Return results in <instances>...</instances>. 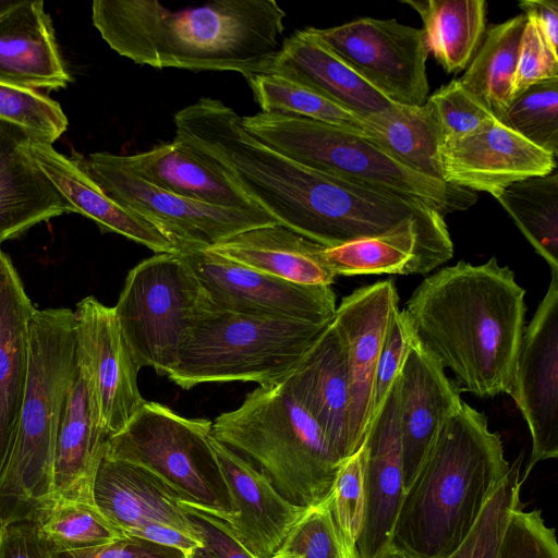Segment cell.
<instances>
[{"instance_id":"obj_1","label":"cell","mask_w":558,"mask_h":558,"mask_svg":"<svg viewBox=\"0 0 558 558\" xmlns=\"http://www.w3.org/2000/svg\"><path fill=\"white\" fill-rule=\"evenodd\" d=\"M177 140L217 168L278 223L326 247L397 230L413 199L311 169L248 133L219 99L202 97L174 117Z\"/></svg>"},{"instance_id":"obj_2","label":"cell","mask_w":558,"mask_h":558,"mask_svg":"<svg viewBox=\"0 0 558 558\" xmlns=\"http://www.w3.org/2000/svg\"><path fill=\"white\" fill-rule=\"evenodd\" d=\"M525 290L496 257L459 260L425 278L404 312L414 338L476 397L511 393L524 333Z\"/></svg>"},{"instance_id":"obj_3","label":"cell","mask_w":558,"mask_h":558,"mask_svg":"<svg viewBox=\"0 0 558 558\" xmlns=\"http://www.w3.org/2000/svg\"><path fill=\"white\" fill-rule=\"evenodd\" d=\"M275 0H213L171 7L158 0H95L92 22L108 46L156 69L267 73L284 40Z\"/></svg>"},{"instance_id":"obj_4","label":"cell","mask_w":558,"mask_h":558,"mask_svg":"<svg viewBox=\"0 0 558 558\" xmlns=\"http://www.w3.org/2000/svg\"><path fill=\"white\" fill-rule=\"evenodd\" d=\"M510 465L484 413L462 401L404 490L390 546L412 558H446L468 537Z\"/></svg>"},{"instance_id":"obj_5","label":"cell","mask_w":558,"mask_h":558,"mask_svg":"<svg viewBox=\"0 0 558 558\" xmlns=\"http://www.w3.org/2000/svg\"><path fill=\"white\" fill-rule=\"evenodd\" d=\"M75 359L74 311L35 310L29 323L26 390L0 477V524L34 519L51 500L57 434Z\"/></svg>"},{"instance_id":"obj_6","label":"cell","mask_w":558,"mask_h":558,"mask_svg":"<svg viewBox=\"0 0 558 558\" xmlns=\"http://www.w3.org/2000/svg\"><path fill=\"white\" fill-rule=\"evenodd\" d=\"M213 436L258 465L290 502L308 509L331 494L342 460L304 404L282 384L258 386L213 422Z\"/></svg>"},{"instance_id":"obj_7","label":"cell","mask_w":558,"mask_h":558,"mask_svg":"<svg viewBox=\"0 0 558 558\" xmlns=\"http://www.w3.org/2000/svg\"><path fill=\"white\" fill-rule=\"evenodd\" d=\"M241 123L254 137L303 166L369 189L423 201L444 217L466 210L477 201L475 192L411 169L353 130L264 112L241 117Z\"/></svg>"},{"instance_id":"obj_8","label":"cell","mask_w":558,"mask_h":558,"mask_svg":"<svg viewBox=\"0 0 558 558\" xmlns=\"http://www.w3.org/2000/svg\"><path fill=\"white\" fill-rule=\"evenodd\" d=\"M330 324L244 315L210 304L168 378L183 389L209 383H280Z\"/></svg>"},{"instance_id":"obj_9","label":"cell","mask_w":558,"mask_h":558,"mask_svg":"<svg viewBox=\"0 0 558 558\" xmlns=\"http://www.w3.org/2000/svg\"><path fill=\"white\" fill-rule=\"evenodd\" d=\"M211 429L209 420L187 418L146 401L122 430L107 439L104 457L149 471L181 502L227 521L235 509L210 444Z\"/></svg>"},{"instance_id":"obj_10","label":"cell","mask_w":558,"mask_h":558,"mask_svg":"<svg viewBox=\"0 0 558 558\" xmlns=\"http://www.w3.org/2000/svg\"><path fill=\"white\" fill-rule=\"evenodd\" d=\"M209 305L178 253H158L129 271L113 312L137 367L168 376Z\"/></svg>"},{"instance_id":"obj_11","label":"cell","mask_w":558,"mask_h":558,"mask_svg":"<svg viewBox=\"0 0 558 558\" xmlns=\"http://www.w3.org/2000/svg\"><path fill=\"white\" fill-rule=\"evenodd\" d=\"M75 158L110 198L155 225L178 252L211 248L243 231L278 223L260 209L216 206L162 190L124 168L114 154Z\"/></svg>"},{"instance_id":"obj_12","label":"cell","mask_w":558,"mask_h":558,"mask_svg":"<svg viewBox=\"0 0 558 558\" xmlns=\"http://www.w3.org/2000/svg\"><path fill=\"white\" fill-rule=\"evenodd\" d=\"M311 31L388 99L407 106L426 102L429 51L422 28L395 19L361 17Z\"/></svg>"},{"instance_id":"obj_13","label":"cell","mask_w":558,"mask_h":558,"mask_svg":"<svg viewBox=\"0 0 558 558\" xmlns=\"http://www.w3.org/2000/svg\"><path fill=\"white\" fill-rule=\"evenodd\" d=\"M214 307L244 315L330 324L331 286H304L260 272L210 248L178 252Z\"/></svg>"},{"instance_id":"obj_14","label":"cell","mask_w":558,"mask_h":558,"mask_svg":"<svg viewBox=\"0 0 558 558\" xmlns=\"http://www.w3.org/2000/svg\"><path fill=\"white\" fill-rule=\"evenodd\" d=\"M93 500L123 535L180 548L201 545L179 496L149 471L104 457L93 485Z\"/></svg>"},{"instance_id":"obj_15","label":"cell","mask_w":558,"mask_h":558,"mask_svg":"<svg viewBox=\"0 0 558 558\" xmlns=\"http://www.w3.org/2000/svg\"><path fill=\"white\" fill-rule=\"evenodd\" d=\"M524 329L510 396L524 417L532 449L524 481L542 461L558 457V271Z\"/></svg>"},{"instance_id":"obj_16","label":"cell","mask_w":558,"mask_h":558,"mask_svg":"<svg viewBox=\"0 0 558 558\" xmlns=\"http://www.w3.org/2000/svg\"><path fill=\"white\" fill-rule=\"evenodd\" d=\"M399 310L395 281L385 279L344 296L332 320L345 349L349 380V438L352 453L366 437L373 413V385L391 317Z\"/></svg>"},{"instance_id":"obj_17","label":"cell","mask_w":558,"mask_h":558,"mask_svg":"<svg viewBox=\"0 0 558 558\" xmlns=\"http://www.w3.org/2000/svg\"><path fill=\"white\" fill-rule=\"evenodd\" d=\"M441 180L473 192L497 197L513 182L551 173L556 157L529 142L499 121L441 143Z\"/></svg>"},{"instance_id":"obj_18","label":"cell","mask_w":558,"mask_h":558,"mask_svg":"<svg viewBox=\"0 0 558 558\" xmlns=\"http://www.w3.org/2000/svg\"><path fill=\"white\" fill-rule=\"evenodd\" d=\"M107 439L94 375L76 337L74 372L56 440L51 500L94 502V480Z\"/></svg>"},{"instance_id":"obj_19","label":"cell","mask_w":558,"mask_h":558,"mask_svg":"<svg viewBox=\"0 0 558 558\" xmlns=\"http://www.w3.org/2000/svg\"><path fill=\"white\" fill-rule=\"evenodd\" d=\"M77 344L85 353L96 385L105 434L122 430L146 400L142 397L135 364L122 336L113 307L94 296L76 304Z\"/></svg>"},{"instance_id":"obj_20","label":"cell","mask_w":558,"mask_h":558,"mask_svg":"<svg viewBox=\"0 0 558 558\" xmlns=\"http://www.w3.org/2000/svg\"><path fill=\"white\" fill-rule=\"evenodd\" d=\"M363 446L364 518L355 554L356 558H376L390 546L404 495L398 378L371 421Z\"/></svg>"},{"instance_id":"obj_21","label":"cell","mask_w":558,"mask_h":558,"mask_svg":"<svg viewBox=\"0 0 558 558\" xmlns=\"http://www.w3.org/2000/svg\"><path fill=\"white\" fill-rule=\"evenodd\" d=\"M398 385L405 490L415 477L437 434L463 400L441 364L422 347L412 332L407 356L398 376Z\"/></svg>"},{"instance_id":"obj_22","label":"cell","mask_w":558,"mask_h":558,"mask_svg":"<svg viewBox=\"0 0 558 558\" xmlns=\"http://www.w3.org/2000/svg\"><path fill=\"white\" fill-rule=\"evenodd\" d=\"M453 256L444 216L414 220L388 233L320 250L335 276L426 275Z\"/></svg>"},{"instance_id":"obj_23","label":"cell","mask_w":558,"mask_h":558,"mask_svg":"<svg viewBox=\"0 0 558 558\" xmlns=\"http://www.w3.org/2000/svg\"><path fill=\"white\" fill-rule=\"evenodd\" d=\"M235 514L225 521L239 543L256 558H271L306 511L286 499L253 462L211 436Z\"/></svg>"},{"instance_id":"obj_24","label":"cell","mask_w":558,"mask_h":558,"mask_svg":"<svg viewBox=\"0 0 558 558\" xmlns=\"http://www.w3.org/2000/svg\"><path fill=\"white\" fill-rule=\"evenodd\" d=\"M71 82L43 1H12L0 12V83L54 90Z\"/></svg>"},{"instance_id":"obj_25","label":"cell","mask_w":558,"mask_h":558,"mask_svg":"<svg viewBox=\"0 0 558 558\" xmlns=\"http://www.w3.org/2000/svg\"><path fill=\"white\" fill-rule=\"evenodd\" d=\"M280 383L312 413L342 461L353 454L349 438L347 354L332 323Z\"/></svg>"},{"instance_id":"obj_26","label":"cell","mask_w":558,"mask_h":558,"mask_svg":"<svg viewBox=\"0 0 558 558\" xmlns=\"http://www.w3.org/2000/svg\"><path fill=\"white\" fill-rule=\"evenodd\" d=\"M25 145L72 213L92 219L102 233H118L156 254L178 253L175 245L155 225L110 198L75 157L69 158L52 145L38 141L27 138Z\"/></svg>"},{"instance_id":"obj_27","label":"cell","mask_w":558,"mask_h":558,"mask_svg":"<svg viewBox=\"0 0 558 558\" xmlns=\"http://www.w3.org/2000/svg\"><path fill=\"white\" fill-rule=\"evenodd\" d=\"M35 307L0 245V477L12 450L26 390Z\"/></svg>"},{"instance_id":"obj_28","label":"cell","mask_w":558,"mask_h":558,"mask_svg":"<svg viewBox=\"0 0 558 558\" xmlns=\"http://www.w3.org/2000/svg\"><path fill=\"white\" fill-rule=\"evenodd\" d=\"M267 73L303 84L360 117L396 104L322 43L311 27L284 38Z\"/></svg>"},{"instance_id":"obj_29","label":"cell","mask_w":558,"mask_h":558,"mask_svg":"<svg viewBox=\"0 0 558 558\" xmlns=\"http://www.w3.org/2000/svg\"><path fill=\"white\" fill-rule=\"evenodd\" d=\"M26 140L16 130L0 124V245L39 222L72 213L32 159Z\"/></svg>"},{"instance_id":"obj_30","label":"cell","mask_w":558,"mask_h":558,"mask_svg":"<svg viewBox=\"0 0 558 558\" xmlns=\"http://www.w3.org/2000/svg\"><path fill=\"white\" fill-rule=\"evenodd\" d=\"M116 157L137 177L179 196L229 208L260 209L217 168L177 138L147 151Z\"/></svg>"},{"instance_id":"obj_31","label":"cell","mask_w":558,"mask_h":558,"mask_svg":"<svg viewBox=\"0 0 558 558\" xmlns=\"http://www.w3.org/2000/svg\"><path fill=\"white\" fill-rule=\"evenodd\" d=\"M323 245L280 225L253 228L211 247L260 272L304 286H331L335 276L320 258Z\"/></svg>"},{"instance_id":"obj_32","label":"cell","mask_w":558,"mask_h":558,"mask_svg":"<svg viewBox=\"0 0 558 558\" xmlns=\"http://www.w3.org/2000/svg\"><path fill=\"white\" fill-rule=\"evenodd\" d=\"M365 136L411 169L441 180L440 129L430 104L391 107L362 117ZM442 181V180H441Z\"/></svg>"},{"instance_id":"obj_33","label":"cell","mask_w":558,"mask_h":558,"mask_svg":"<svg viewBox=\"0 0 558 558\" xmlns=\"http://www.w3.org/2000/svg\"><path fill=\"white\" fill-rule=\"evenodd\" d=\"M422 19L428 51L447 73L465 70L486 32L485 0L402 1Z\"/></svg>"},{"instance_id":"obj_34","label":"cell","mask_w":558,"mask_h":558,"mask_svg":"<svg viewBox=\"0 0 558 558\" xmlns=\"http://www.w3.org/2000/svg\"><path fill=\"white\" fill-rule=\"evenodd\" d=\"M524 14L489 27L460 83L497 118L511 101Z\"/></svg>"},{"instance_id":"obj_35","label":"cell","mask_w":558,"mask_h":558,"mask_svg":"<svg viewBox=\"0 0 558 558\" xmlns=\"http://www.w3.org/2000/svg\"><path fill=\"white\" fill-rule=\"evenodd\" d=\"M495 198L550 271H558V174L513 182Z\"/></svg>"},{"instance_id":"obj_36","label":"cell","mask_w":558,"mask_h":558,"mask_svg":"<svg viewBox=\"0 0 558 558\" xmlns=\"http://www.w3.org/2000/svg\"><path fill=\"white\" fill-rule=\"evenodd\" d=\"M246 81L264 113L308 119L365 135L362 117L303 84L272 73L256 74Z\"/></svg>"},{"instance_id":"obj_37","label":"cell","mask_w":558,"mask_h":558,"mask_svg":"<svg viewBox=\"0 0 558 558\" xmlns=\"http://www.w3.org/2000/svg\"><path fill=\"white\" fill-rule=\"evenodd\" d=\"M50 550H75L123 536L94 502L52 499L35 515Z\"/></svg>"},{"instance_id":"obj_38","label":"cell","mask_w":558,"mask_h":558,"mask_svg":"<svg viewBox=\"0 0 558 558\" xmlns=\"http://www.w3.org/2000/svg\"><path fill=\"white\" fill-rule=\"evenodd\" d=\"M0 124L31 141L52 145L65 132L69 121L60 104L47 95L0 83Z\"/></svg>"},{"instance_id":"obj_39","label":"cell","mask_w":558,"mask_h":558,"mask_svg":"<svg viewBox=\"0 0 558 558\" xmlns=\"http://www.w3.org/2000/svg\"><path fill=\"white\" fill-rule=\"evenodd\" d=\"M498 121L556 157L558 78L544 81L522 92L509 102Z\"/></svg>"},{"instance_id":"obj_40","label":"cell","mask_w":558,"mask_h":558,"mask_svg":"<svg viewBox=\"0 0 558 558\" xmlns=\"http://www.w3.org/2000/svg\"><path fill=\"white\" fill-rule=\"evenodd\" d=\"M522 483L519 464H515L486 502L471 533L446 558H498L510 517L521 505Z\"/></svg>"},{"instance_id":"obj_41","label":"cell","mask_w":558,"mask_h":558,"mask_svg":"<svg viewBox=\"0 0 558 558\" xmlns=\"http://www.w3.org/2000/svg\"><path fill=\"white\" fill-rule=\"evenodd\" d=\"M271 558H356L344 542L329 497L306 509Z\"/></svg>"},{"instance_id":"obj_42","label":"cell","mask_w":558,"mask_h":558,"mask_svg":"<svg viewBox=\"0 0 558 558\" xmlns=\"http://www.w3.org/2000/svg\"><path fill=\"white\" fill-rule=\"evenodd\" d=\"M427 101L434 109L442 142L476 133L498 121L459 80L442 85Z\"/></svg>"},{"instance_id":"obj_43","label":"cell","mask_w":558,"mask_h":558,"mask_svg":"<svg viewBox=\"0 0 558 558\" xmlns=\"http://www.w3.org/2000/svg\"><path fill=\"white\" fill-rule=\"evenodd\" d=\"M364 461L365 449L362 445L340 464L329 496L338 529L354 554L364 518Z\"/></svg>"},{"instance_id":"obj_44","label":"cell","mask_w":558,"mask_h":558,"mask_svg":"<svg viewBox=\"0 0 558 558\" xmlns=\"http://www.w3.org/2000/svg\"><path fill=\"white\" fill-rule=\"evenodd\" d=\"M498 558H558L555 530L539 510L525 511L520 505L510 517Z\"/></svg>"},{"instance_id":"obj_45","label":"cell","mask_w":558,"mask_h":558,"mask_svg":"<svg viewBox=\"0 0 558 558\" xmlns=\"http://www.w3.org/2000/svg\"><path fill=\"white\" fill-rule=\"evenodd\" d=\"M554 78H558V56L548 47L535 21L526 16L519 45L511 100L529 87Z\"/></svg>"},{"instance_id":"obj_46","label":"cell","mask_w":558,"mask_h":558,"mask_svg":"<svg viewBox=\"0 0 558 558\" xmlns=\"http://www.w3.org/2000/svg\"><path fill=\"white\" fill-rule=\"evenodd\" d=\"M410 337L411 330L404 312L398 310L391 317L375 371L372 420L400 374L409 349Z\"/></svg>"},{"instance_id":"obj_47","label":"cell","mask_w":558,"mask_h":558,"mask_svg":"<svg viewBox=\"0 0 558 558\" xmlns=\"http://www.w3.org/2000/svg\"><path fill=\"white\" fill-rule=\"evenodd\" d=\"M181 504L201 541L186 558H256L239 543L222 519Z\"/></svg>"},{"instance_id":"obj_48","label":"cell","mask_w":558,"mask_h":558,"mask_svg":"<svg viewBox=\"0 0 558 558\" xmlns=\"http://www.w3.org/2000/svg\"><path fill=\"white\" fill-rule=\"evenodd\" d=\"M52 558H186V551L146 538L126 536L75 550H51Z\"/></svg>"},{"instance_id":"obj_49","label":"cell","mask_w":558,"mask_h":558,"mask_svg":"<svg viewBox=\"0 0 558 558\" xmlns=\"http://www.w3.org/2000/svg\"><path fill=\"white\" fill-rule=\"evenodd\" d=\"M0 558H52L36 520L0 524Z\"/></svg>"},{"instance_id":"obj_50","label":"cell","mask_w":558,"mask_h":558,"mask_svg":"<svg viewBox=\"0 0 558 558\" xmlns=\"http://www.w3.org/2000/svg\"><path fill=\"white\" fill-rule=\"evenodd\" d=\"M519 7L535 21L548 47L558 56V1L522 0Z\"/></svg>"},{"instance_id":"obj_51","label":"cell","mask_w":558,"mask_h":558,"mask_svg":"<svg viewBox=\"0 0 558 558\" xmlns=\"http://www.w3.org/2000/svg\"><path fill=\"white\" fill-rule=\"evenodd\" d=\"M376 558H412L409 555L395 549L393 547L389 546L385 551H383L378 557Z\"/></svg>"}]
</instances>
